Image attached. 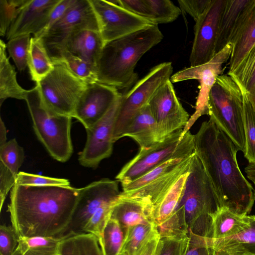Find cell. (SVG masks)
<instances>
[{"instance_id":"cell-1","label":"cell","mask_w":255,"mask_h":255,"mask_svg":"<svg viewBox=\"0 0 255 255\" xmlns=\"http://www.w3.org/2000/svg\"><path fill=\"white\" fill-rule=\"evenodd\" d=\"M194 152L201 162L218 199L220 208L246 216L255 201V190L242 173L230 137L211 119L194 135Z\"/></svg>"},{"instance_id":"cell-2","label":"cell","mask_w":255,"mask_h":255,"mask_svg":"<svg viewBox=\"0 0 255 255\" xmlns=\"http://www.w3.org/2000/svg\"><path fill=\"white\" fill-rule=\"evenodd\" d=\"M79 188L69 186L15 184L10 190L9 213L19 238L64 236L77 202Z\"/></svg>"},{"instance_id":"cell-3","label":"cell","mask_w":255,"mask_h":255,"mask_svg":"<svg viewBox=\"0 0 255 255\" xmlns=\"http://www.w3.org/2000/svg\"><path fill=\"white\" fill-rule=\"evenodd\" d=\"M163 37L158 25L151 24L106 43L97 65L98 82L118 89L132 86L137 78V63Z\"/></svg>"},{"instance_id":"cell-4","label":"cell","mask_w":255,"mask_h":255,"mask_svg":"<svg viewBox=\"0 0 255 255\" xmlns=\"http://www.w3.org/2000/svg\"><path fill=\"white\" fill-rule=\"evenodd\" d=\"M180 205L184 207L189 230L211 239L212 217L220 206L213 185L195 153Z\"/></svg>"},{"instance_id":"cell-5","label":"cell","mask_w":255,"mask_h":255,"mask_svg":"<svg viewBox=\"0 0 255 255\" xmlns=\"http://www.w3.org/2000/svg\"><path fill=\"white\" fill-rule=\"evenodd\" d=\"M208 108L212 120L244 154L243 94L238 83L229 75L218 76L209 93Z\"/></svg>"},{"instance_id":"cell-6","label":"cell","mask_w":255,"mask_h":255,"mask_svg":"<svg viewBox=\"0 0 255 255\" xmlns=\"http://www.w3.org/2000/svg\"><path fill=\"white\" fill-rule=\"evenodd\" d=\"M34 132L49 154L65 162L73 153L71 137L72 117L52 113L41 101L37 86L28 90L26 99Z\"/></svg>"},{"instance_id":"cell-7","label":"cell","mask_w":255,"mask_h":255,"mask_svg":"<svg viewBox=\"0 0 255 255\" xmlns=\"http://www.w3.org/2000/svg\"><path fill=\"white\" fill-rule=\"evenodd\" d=\"M53 62L52 70L36 85L46 108L56 114L72 118L87 84L76 77L63 61Z\"/></svg>"},{"instance_id":"cell-8","label":"cell","mask_w":255,"mask_h":255,"mask_svg":"<svg viewBox=\"0 0 255 255\" xmlns=\"http://www.w3.org/2000/svg\"><path fill=\"white\" fill-rule=\"evenodd\" d=\"M195 152L172 157L144 174L123 185L122 195L142 200L152 206L180 175L191 166Z\"/></svg>"},{"instance_id":"cell-9","label":"cell","mask_w":255,"mask_h":255,"mask_svg":"<svg viewBox=\"0 0 255 255\" xmlns=\"http://www.w3.org/2000/svg\"><path fill=\"white\" fill-rule=\"evenodd\" d=\"M173 71L171 62H164L153 67L125 94H122L115 119L113 141L123 137L131 121L168 80Z\"/></svg>"},{"instance_id":"cell-10","label":"cell","mask_w":255,"mask_h":255,"mask_svg":"<svg viewBox=\"0 0 255 255\" xmlns=\"http://www.w3.org/2000/svg\"><path fill=\"white\" fill-rule=\"evenodd\" d=\"M183 130L176 131L149 148L140 149L121 169L116 177L117 180L122 185L127 184L169 159L193 153L194 135L189 130L182 138Z\"/></svg>"},{"instance_id":"cell-11","label":"cell","mask_w":255,"mask_h":255,"mask_svg":"<svg viewBox=\"0 0 255 255\" xmlns=\"http://www.w3.org/2000/svg\"><path fill=\"white\" fill-rule=\"evenodd\" d=\"M87 29L100 31L98 19L89 0H77L41 37L52 61L61 60L64 45L73 34Z\"/></svg>"},{"instance_id":"cell-12","label":"cell","mask_w":255,"mask_h":255,"mask_svg":"<svg viewBox=\"0 0 255 255\" xmlns=\"http://www.w3.org/2000/svg\"><path fill=\"white\" fill-rule=\"evenodd\" d=\"M232 49L231 43L228 44L217 53L207 63L194 67L190 66L175 73L170 78L172 83L188 80L199 81V92L197 98L195 111L183 128L182 137L189 130L196 121L201 116L209 115L208 99L210 90L218 76L223 72L222 65L230 59Z\"/></svg>"},{"instance_id":"cell-13","label":"cell","mask_w":255,"mask_h":255,"mask_svg":"<svg viewBox=\"0 0 255 255\" xmlns=\"http://www.w3.org/2000/svg\"><path fill=\"white\" fill-rule=\"evenodd\" d=\"M121 193L119 181L108 178L94 181L79 188L72 220L63 237L84 233V227L96 211L106 204L116 202Z\"/></svg>"},{"instance_id":"cell-14","label":"cell","mask_w":255,"mask_h":255,"mask_svg":"<svg viewBox=\"0 0 255 255\" xmlns=\"http://www.w3.org/2000/svg\"><path fill=\"white\" fill-rule=\"evenodd\" d=\"M105 44L153 24L110 0H89Z\"/></svg>"},{"instance_id":"cell-15","label":"cell","mask_w":255,"mask_h":255,"mask_svg":"<svg viewBox=\"0 0 255 255\" xmlns=\"http://www.w3.org/2000/svg\"><path fill=\"white\" fill-rule=\"evenodd\" d=\"M149 105L156 123L159 142L183 129L189 120L170 80L160 88Z\"/></svg>"},{"instance_id":"cell-16","label":"cell","mask_w":255,"mask_h":255,"mask_svg":"<svg viewBox=\"0 0 255 255\" xmlns=\"http://www.w3.org/2000/svg\"><path fill=\"white\" fill-rule=\"evenodd\" d=\"M226 1L213 0L205 13L195 21L190 66L205 64L216 54L219 24Z\"/></svg>"},{"instance_id":"cell-17","label":"cell","mask_w":255,"mask_h":255,"mask_svg":"<svg viewBox=\"0 0 255 255\" xmlns=\"http://www.w3.org/2000/svg\"><path fill=\"white\" fill-rule=\"evenodd\" d=\"M121 97L100 121L86 129V142L78 158L83 166L95 168L103 159L111 155L114 143V125Z\"/></svg>"},{"instance_id":"cell-18","label":"cell","mask_w":255,"mask_h":255,"mask_svg":"<svg viewBox=\"0 0 255 255\" xmlns=\"http://www.w3.org/2000/svg\"><path fill=\"white\" fill-rule=\"evenodd\" d=\"M122 94L116 88L100 82L88 84L79 99L72 118L85 129L100 121Z\"/></svg>"},{"instance_id":"cell-19","label":"cell","mask_w":255,"mask_h":255,"mask_svg":"<svg viewBox=\"0 0 255 255\" xmlns=\"http://www.w3.org/2000/svg\"><path fill=\"white\" fill-rule=\"evenodd\" d=\"M60 0H29L10 27L7 39L31 33L40 38L52 10Z\"/></svg>"},{"instance_id":"cell-20","label":"cell","mask_w":255,"mask_h":255,"mask_svg":"<svg viewBox=\"0 0 255 255\" xmlns=\"http://www.w3.org/2000/svg\"><path fill=\"white\" fill-rule=\"evenodd\" d=\"M232 49L228 74L234 72L243 59L255 46V0L245 11L231 40Z\"/></svg>"},{"instance_id":"cell-21","label":"cell","mask_w":255,"mask_h":255,"mask_svg":"<svg viewBox=\"0 0 255 255\" xmlns=\"http://www.w3.org/2000/svg\"><path fill=\"white\" fill-rule=\"evenodd\" d=\"M104 45L99 31L89 29L79 30L73 34L67 40L61 59L63 54L68 52L97 68Z\"/></svg>"},{"instance_id":"cell-22","label":"cell","mask_w":255,"mask_h":255,"mask_svg":"<svg viewBox=\"0 0 255 255\" xmlns=\"http://www.w3.org/2000/svg\"><path fill=\"white\" fill-rule=\"evenodd\" d=\"M152 206L141 200L121 195L112 208L110 218L125 228L153 222Z\"/></svg>"},{"instance_id":"cell-23","label":"cell","mask_w":255,"mask_h":255,"mask_svg":"<svg viewBox=\"0 0 255 255\" xmlns=\"http://www.w3.org/2000/svg\"><path fill=\"white\" fill-rule=\"evenodd\" d=\"M253 0H227L219 24L216 54L231 40L248 7Z\"/></svg>"},{"instance_id":"cell-24","label":"cell","mask_w":255,"mask_h":255,"mask_svg":"<svg viewBox=\"0 0 255 255\" xmlns=\"http://www.w3.org/2000/svg\"><path fill=\"white\" fill-rule=\"evenodd\" d=\"M139 145L140 149L149 148L159 142L156 123L149 104L136 115L123 134Z\"/></svg>"},{"instance_id":"cell-25","label":"cell","mask_w":255,"mask_h":255,"mask_svg":"<svg viewBox=\"0 0 255 255\" xmlns=\"http://www.w3.org/2000/svg\"><path fill=\"white\" fill-rule=\"evenodd\" d=\"M191 165L152 206V221L156 228L167 222L177 210L184 193Z\"/></svg>"},{"instance_id":"cell-26","label":"cell","mask_w":255,"mask_h":255,"mask_svg":"<svg viewBox=\"0 0 255 255\" xmlns=\"http://www.w3.org/2000/svg\"><path fill=\"white\" fill-rule=\"evenodd\" d=\"M6 44L0 40V106L7 98L25 100L28 90L18 83L16 73L6 53Z\"/></svg>"},{"instance_id":"cell-27","label":"cell","mask_w":255,"mask_h":255,"mask_svg":"<svg viewBox=\"0 0 255 255\" xmlns=\"http://www.w3.org/2000/svg\"><path fill=\"white\" fill-rule=\"evenodd\" d=\"M212 220V241L233 237L249 224L248 215L240 216L226 208H220Z\"/></svg>"},{"instance_id":"cell-28","label":"cell","mask_w":255,"mask_h":255,"mask_svg":"<svg viewBox=\"0 0 255 255\" xmlns=\"http://www.w3.org/2000/svg\"><path fill=\"white\" fill-rule=\"evenodd\" d=\"M31 79L37 83L53 69L54 64L41 38L31 37L28 58Z\"/></svg>"},{"instance_id":"cell-29","label":"cell","mask_w":255,"mask_h":255,"mask_svg":"<svg viewBox=\"0 0 255 255\" xmlns=\"http://www.w3.org/2000/svg\"><path fill=\"white\" fill-rule=\"evenodd\" d=\"M63 237H20L16 250L20 255H60Z\"/></svg>"},{"instance_id":"cell-30","label":"cell","mask_w":255,"mask_h":255,"mask_svg":"<svg viewBox=\"0 0 255 255\" xmlns=\"http://www.w3.org/2000/svg\"><path fill=\"white\" fill-rule=\"evenodd\" d=\"M60 255H103L98 238L91 233L63 237Z\"/></svg>"},{"instance_id":"cell-31","label":"cell","mask_w":255,"mask_h":255,"mask_svg":"<svg viewBox=\"0 0 255 255\" xmlns=\"http://www.w3.org/2000/svg\"><path fill=\"white\" fill-rule=\"evenodd\" d=\"M158 233L157 228L152 222L128 227L120 255H136L144 246Z\"/></svg>"},{"instance_id":"cell-32","label":"cell","mask_w":255,"mask_h":255,"mask_svg":"<svg viewBox=\"0 0 255 255\" xmlns=\"http://www.w3.org/2000/svg\"><path fill=\"white\" fill-rule=\"evenodd\" d=\"M249 224L235 236L212 241L215 249L230 248L255 255V215H248Z\"/></svg>"},{"instance_id":"cell-33","label":"cell","mask_w":255,"mask_h":255,"mask_svg":"<svg viewBox=\"0 0 255 255\" xmlns=\"http://www.w3.org/2000/svg\"><path fill=\"white\" fill-rule=\"evenodd\" d=\"M127 228L110 218L99 240L103 255H120Z\"/></svg>"},{"instance_id":"cell-34","label":"cell","mask_w":255,"mask_h":255,"mask_svg":"<svg viewBox=\"0 0 255 255\" xmlns=\"http://www.w3.org/2000/svg\"><path fill=\"white\" fill-rule=\"evenodd\" d=\"M238 85L241 89L243 99L244 124L246 139V151L244 154V157L249 163H255V112L248 100L246 91Z\"/></svg>"},{"instance_id":"cell-35","label":"cell","mask_w":255,"mask_h":255,"mask_svg":"<svg viewBox=\"0 0 255 255\" xmlns=\"http://www.w3.org/2000/svg\"><path fill=\"white\" fill-rule=\"evenodd\" d=\"M151 15V22L158 24L176 20L181 14V9L170 0H146Z\"/></svg>"},{"instance_id":"cell-36","label":"cell","mask_w":255,"mask_h":255,"mask_svg":"<svg viewBox=\"0 0 255 255\" xmlns=\"http://www.w3.org/2000/svg\"><path fill=\"white\" fill-rule=\"evenodd\" d=\"M230 75L247 91L255 85V46L243 59L236 69Z\"/></svg>"},{"instance_id":"cell-37","label":"cell","mask_w":255,"mask_h":255,"mask_svg":"<svg viewBox=\"0 0 255 255\" xmlns=\"http://www.w3.org/2000/svg\"><path fill=\"white\" fill-rule=\"evenodd\" d=\"M24 158L23 148L15 138L8 141L0 147V164L5 167L15 176L18 174V169Z\"/></svg>"},{"instance_id":"cell-38","label":"cell","mask_w":255,"mask_h":255,"mask_svg":"<svg viewBox=\"0 0 255 255\" xmlns=\"http://www.w3.org/2000/svg\"><path fill=\"white\" fill-rule=\"evenodd\" d=\"M61 60L76 77L86 84L98 82L97 68L93 65L68 52L63 54Z\"/></svg>"},{"instance_id":"cell-39","label":"cell","mask_w":255,"mask_h":255,"mask_svg":"<svg viewBox=\"0 0 255 255\" xmlns=\"http://www.w3.org/2000/svg\"><path fill=\"white\" fill-rule=\"evenodd\" d=\"M30 39V34L22 35L9 40L6 44L10 56L20 71L28 66Z\"/></svg>"},{"instance_id":"cell-40","label":"cell","mask_w":255,"mask_h":255,"mask_svg":"<svg viewBox=\"0 0 255 255\" xmlns=\"http://www.w3.org/2000/svg\"><path fill=\"white\" fill-rule=\"evenodd\" d=\"M29 0H0V35H6L10 27Z\"/></svg>"},{"instance_id":"cell-41","label":"cell","mask_w":255,"mask_h":255,"mask_svg":"<svg viewBox=\"0 0 255 255\" xmlns=\"http://www.w3.org/2000/svg\"><path fill=\"white\" fill-rule=\"evenodd\" d=\"M116 202L106 204L99 208L87 223L83 233L94 235L99 241L107 221L110 218L111 211Z\"/></svg>"},{"instance_id":"cell-42","label":"cell","mask_w":255,"mask_h":255,"mask_svg":"<svg viewBox=\"0 0 255 255\" xmlns=\"http://www.w3.org/2000/svg\"><path fill=\"white\" fill-rule=\"evenodd\" d=\"M15 184L27 186L71 185L69 180L66 179L42 176L25 172L18 173Z\"/></svg>"},{"instance_id":"cell-43","label":"cell","mask_w":255,"mask_h":255,"mask_svg":"<svg viewBox=\"0 0 255 255\" xmlns=\"http://www.w3.org/2000/svg\"><path fill=\"white\" fill-rule=\"evenodd\" d=\"M189 241L185 255H215L212 239L188 231Z\"/></svg>"},{"instance_id":"cell-44","label":"cell","mask_w":255,"mask_h":255,"mask_svg":"<svg viewBox=\"0 0 255 255\" xmlns=\"http://www.w3.org/2000/svg\"><path fill=\"white\" fill-rule=\"evenodd\" d=\"M19 237L14 228L5 224L0 226V255H12L17 248Z\"/></svg>"},{"instance_id":"cell-45","label":"cell","mask_w":255,"mask_h":255,"mask_svg":"<svg viewBox=\"0 0 255 255\" xmlns=\"http://www.w3.org/2000/svg\"><path fill=\"white\" fill-rule=\"evenodd\" d=\"M213 0H178L181 10L196 21L206 11Z\"/></svg>"},{"instance_id":"cell-46","label":"cell","mask_w":255,"mask_h":255,"mask_svg":"<svg viewBox=\"0 0 255 255\" xmlns=\"http://www.w3.org/2000/svg\"><path fill=\"white\" fill-rule=\"evenodd\" d=\"M118 2L121 6L151 22L150 13L146 0H118Z\"/></svg>"},{"instance_id":"cell-47","label":"cell","mask_w":255,"mask_h":255,"mask_svg":"<svg viewBox=\"0 0 255 255\" xmlns=\"http://www.w3.org/2000/svg\"><path fill=\"white\" fill-rule=\"evenodd\" d=\"M77 0H60L52 10L40 38L52 25L60 19L74 5Z\"/></svg>"},{"instance_id":"cell-48","label":"cell","mask_w":255,"mask_h":255,"mask_svg":"<svg viewBox=\"0 0 255 255\" xmlns=\"http://www.w3.org/2000/svg\"><path fill=\"white\" fill-rule=\"evenodd\" d=\"M187 235L183 237L161 238L163 241V246L158 255H177L180 250L183 240Z\"/></svg>"},{"instance_id":"cell-49","label":"cell","mask_w":255,"mask_h":255,"mask_svg":"<svg viewBox=\"0 0 255 255\" xmlns=\"http://www.w3.org/2000/svg\"><path fill=\"white\" fill-rule=\"evenodd\" d=\"M162 246V240L158 233L144 246L136 255H158Z\"/></svg>"},{"instance_id":"cell-50","label":"cell","mask_w":255,"mask_h":255,"mask_svg":"<svg viewBox=\"0 0 255 255\" xmlns=\"http://www.w3.org/2000/svg\"><path fill=\"white\" fill-rule=\"evenodd\" d=\"M216 250V249H215ZM215 255H254L248 253L237 251L230 248H223L216 250Z\"/></svg>"},{"instance_id":"cell-51","label":"cell","mask_w":255,"mask_h":255,"mask_svg":"<svg viewBox=\"0 0 255 255\" xmlns=\"http://www.w3.org/2000/svg\"><path fill=\"white\" fill-rule=\"evenodd\" d=\"M247 177L254 183L255 182V163H249L245 168Z\"/></svg>"},{"instance_id":"cell-52","label":"cell","mask_w":255,"mask_h":255,"mask_svg":"<svg viewBox=\"0 0 255 255\" xmlns=\"http://www.w3.org/2000/svg\"><path fill=\"white\" fill-rule=\"evenodd\" d=\"M6 130L4 122L0 118V147L7 142Z\"/></svg>"},{"instance_id":"cell-53","label":"cell","mask_w":255,"mask_h":255,"mask_svg":"<svg viewBox=\"0 0 255 255\" xmlns=\"http://www.w3.org/2000/svg\"><path fill=\"white\" fill-rule=\"evenodd\" d=\"M246 92L248 100L255 112V85L250 90Z\"/></svg>"},{"instance_id":"cell-54","label":"cell","mask_w":255,"mask_h":255,"mask_svg":"<svg viewBox=\"0 0 255 255\" xmlns=\"http://www.w3.org/2000/svg\"><path fill=\"white\" fill-rule=\"evenodd\" d=\"M189 241L188 234V235L183 240L180 250L177 255H185L188 246Z\"/></svg>"},{"instance_id":"cell-55","label":"cell","mask_w":255,"mask_h":255,"mask_svg":"<svg viewBox=\"0 0 255 255\" xmlns=\"http://www.w3.org/2000/svg\"><path fill=\"white\" fill-rule=\"evenodd\" d=\"M12 255H20L17 250L16 249Z\"/></svg>"},{"instance_id":"cell-56","label":"cell","mask_w":255,"mask_h":255,"mask_svg":"<svg viewBox=\"0 0 255 255\" xmlns=\"http://www.w3.org/2000/svg\"><path fill=\"white\" fill-rule=\"evenodd\" d=\"M254 184H255V182L254 183Z\"/></svg>"},{"instance_id":"cell-57","label":"cell","mask_w":255,"mask_h":255,"mask_svg":"<svg viewBox=\"0 0 255 255\" xmlns=\"http://www.w3.org/2000/svg\"></svg>"}]
</instances>
